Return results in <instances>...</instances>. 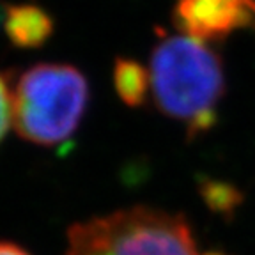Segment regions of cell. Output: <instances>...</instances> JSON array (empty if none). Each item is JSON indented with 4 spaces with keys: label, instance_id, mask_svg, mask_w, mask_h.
<instances>
[{
    "label": "cell",
    "instance_id": "cell-8",
    "mask_svg": "<svg viewBox=\"0 0 255 255\" xmlns=\"http://www.w3.org/2000/svg\"><path fill=\"white\" fill-rule=\"evenodd\" d=\"M0 255H30L27 250H23L21 247L14 243H5L0 241Z\"/></svg>",
    "mask_w": 255,
    "mask_h": 255
},
{
    "label": "cell",
    "instance_id": "cell-1",
    "mask_svg": "<svg viewBox=\"0 0 255 255\" xmlns=\"http://www.w3.org/2000/svg\"><path fill=\"white\" fill-rule=\"evenodd\" d=\"M151 94L161 114L184 124L190 135L213 128L225 92L220 57L199 39L167 36L151 53Z\"/></svg>",
    "mask_w": 255,
    "mask_h": 255
},
{
    "label": "cell",
    "instance_id": "cell-4",
    "mask_svg": "<svg viewBox=\"0 0 255 255\" xmlns=\"http://www.w3.org/2000/svg\"><path fill=\"white\" fill-rule=\"evenodd\" d=\"M174 23L184 36L213 43L255 21V0H177Z\"/></svg>",
    "mask_w": 255,
    "mask_h": 255
},
{
    "label": "cell",
    "instance_id": "cell-7",
    "mask_svg": "<svg viewBox=\"0 0 255 255\" xmlns=\"http://www.w3.org/2000/svg\"><path fill=\"white\" fill-rule=\"evenodd\" d=\"M9 126H12L11 85L4 75H0V140L5 136Z\"/></svg>",
    "mask_w": 255,
    "mask_h": 255
},
{
    "label": "cell",
    "instance_id": "cell-9",
    "mask_svg": "<svg viewBox=\"0 0 255 255\" xmlns=\"http://www.w3.org/2000/svg\"><path fill=\"white\" fill-rule=\"evenodd\" d=\"M204 255H223V254H204Z\"/></svg>",
    "mask_w": 255,
    "mask_h": 255
},
{
    "label": "cell",
    "instance_id": "cell-5",
    "mask_svg": "<svg viewBox=\"0 0 255 255\" xmlns=\"http://www.w3.org/2000/svg\"><path fill=\"white\" fill-rule=\"evenodd\" d=\"M4 32L14 46L39 48L53 34V20L36 4H7L4 9Z\"/></svg>",
    "mask_w": 255,
    "mask_h": 255
},
{
    "label": "cell",
    "instance_id": "cell-3",
    "mask_svg": "<svg viewBox=\"0 0 255 255\" xmlns=\"http://www.w3.org/2000/svg\"><path fill=\"white\" fill-rule=\"evenodd\" d=\"M64 255H200L181 215L135 206L71 225Z\"/></svg>",
    "mask_w": 255,
    "mask_h": 255
},
{
    "label": "cell",
    "instance_id": "cell-2",
    "mask_svg": "<svg viewBox=\"0 0 255 255\" xmlns=\"http://www.w3.org/2000/svg\"><path fill=\"white\" fill-rule=\"evenodd\" d=\"M87 103L89 84L78 68L36 64L11 87L12 128L27 142L53 147L75 135Z\"/></svg>",
    "mask_w": 255,
    "mask_h": 255
},
{
    "label": "cell",
    "instance_id": "cell-6",
    "mask_svg": "<svg viewBox=\"0 0 255 255\" xmlns=\"http://www.w3.org/2000/svg\"><path fill=\"white\" fill-rule=\"evenodd\" d=\"M114 87L126 105H142L151 92L149 69L133 59H117L114 66Z\"/></svg>",
    "mask_w": 255,
    "mask_h": 255
}]
</instances>
